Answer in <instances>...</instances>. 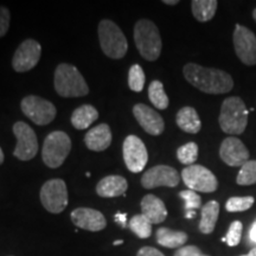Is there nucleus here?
I'll return each instance as SVG.
<instances>
[{"label":"nucleus","instance_id":"7c9ffc66","mask_svg":"<svg viewBox=\"0 0 256 256\" xmlns=\"http://www.w3.org/2000/svg\"><path fill=\"white\" fill-rule=\"evenodd\" d=\"M254 204V197L246 196V197H232L226 200V210L229 212H241L250 209Z\"/></svg>","mask_w":256,"mask_h":256},{"label":"nucleus","instance_id":"e433bc0d","mask_svg":"<svg viewBox=\"0 0 256 256\" xmlns=\"http://www.w3.org/2000/svg\"><path fill=\"white\" fill-rule=\"evenodd\" d=\"M115 222L121 224V226H126V222H127V215L126 214H120L118 212L116 215H115Z\"/></svg>","mask_w":256,"mask_h":256},{"label":"nucleus","instance_id":"4468645a","mask_svg":"<svg viewBox=\"0 0 256 256\" xmlns=\"http://www.w3.org/2000/svg\"><path fill=\"white\" fill-rule=\"evenodd\" d=\"M177 170L168 165H158L146 171L142 177V185L147 190L159 186L174 188L179 184Z\"/></svg>","mask_w":256,"mask_h":256},{"label":"nucleus","instance_id":"6e6552de","mask_svg":"<svg viewBox=\"0 0 256 256\" xmlns=\"http://www.w3.org/2000/svg\"><path fill=\"white\" fill-rule=\"evenodd\" d=\"M20 108L25 116L38 126H46L56 118V107L50 101L36 95H28L20 102Z\"/></svg>","mask_w":256,"mask_h":256},{"label":"nucleus","instance_id":"c756f323","mask_svg":"<svg viewBox=\"0 0 256 256\" xmlns=\"http://www.w3.org/2000/svg\"><path fill=\"white\" fill-rule=\"evenodd\" d=\"M177 158L184 165H194L198 158V146L196 142H188L180 146L177 151Z\"/></svg>","mask_w":256,"mask_h":256},{"label":"nucleus","instance_id":"393cba45","mask_svg":"<svg viewBox=\"0 0 256 256\" xmlns=\"http://www.w3.org/2000/svg\"><path fill=\"white\" fill-rule=\"evenodd\" d=\"M217 5L216 0H194L191 2L192 14L198 22H209L216 14Z\"/></svg>","mask_w":256,"mask_h":256},{"label":"nucleus","instance_id":"c9c22d12","mask_svg":"<svg viewBox=\"0 0 256 256\" xmlns=\"http://www.w3.org/2000/svg\"><path fill=\"white\" fill-rule=\"evenodd\" d=\"M136 256H165L162 252L153 247H142L139 249Z\"/></svg>","mask_w":256,"mask_h":256},{"label":"nucleus","instance_id":"a878e982","mask_svg":"<svg viewBox=\"0 0 256 256\" xmlns=\"http://www.w3.org/2000/svg\"><path fill=\"white\" fill-rule=\"evenodd\" d=\"M148 98L152 104L158 110H166L168 107V98L164 90V86L160 81H152L148 87Z\"/></svg>","mask_w":256,"mask_h":256},{"label":"nucleus","instance_id":"a18cd8bd","mask_svg":"<svg viewBox=\"0 0 256 256\" xmlns=\"http://www.w3.org/2000/svg\"><path fill=\"white\" fill-rule=\"evenodd\" d=\"M202 256H209V255H204V254H202Z\"/></svg>","mask_w":256,"mask_h":256},{"label":"nucleus","instance_id":"37998d69","mask_svg":"<svg viewBox=\"0 0 256 256\" xmlns=\"http://www.w3.org/2000/svg\"><path fill=\"white\" fill-rule=\"evenodd\" d=\"M124 241H121V240H118V241L114 242V246H119V244H122Z\"/></svg>","mask_w":256,"mask_h":256},{"label":"nucleus","instance_id":"1a4fd4ad","mask_svg":"<svg viewBox=\"0 0 256 256\" xmlns=\"http://www.w3.org/2000/svg\"><path fill=\"white\" fill-rule=\"evenodd\" d=\"M182 178L188 190L194 192H214L218 188L216 176L206 166H188L182 171Z\"/></svg>","mask_w":256,"mask_h":256},{"label":"nucleus","instance_id":"473e14b6","mask_svg":"<svg viewBox=\"0 0 256 256\" xmlns=\"http://www.w3.org/2000/svg\"><path fill=\"white\" fill-rule=\"evenodd\" d=\"M242 230L243 226L240 220H234V222L230 224L228 234H226V242L229 247H236V246H238V243L241 242Z\"/></svg>","mask_w":256,"mask_h":256},{"label":"nucleus","instance_id":"c03bdc74","mask_svg":"<svg viewBox=\"0 0 256 256\" xmlns=\"http://www.w3.org/2000/svg\"><path fill=\"white\" fill-rule=\"evenodd\" d=\"M252 17H254V19L256 20V8L254 10V12H252Z\"/></svg>","mask_w":256,"mask_h":256},{"label":"nucleus","instance_id":"0eeeda50","mask_svg":"<svg viewBox=\"0 0 256 256\" xmlns=\"http://www.w3.org/2000/svg\"><path fill=\"white\" fill-rule=\"evenodd\" d=\"M42 206L51 214H60L68 206V190L63 179H50L40 188Z\"/></svg>","mask_w":256,"mask_h":256},{"label":"nucleus","instance_id":"a19ab883","mask_svg":"<svg viewBox=\"0 0 256 256\" xmlns=\"http://www.w3.org/2000/svg\"><path fill=\"white\" fill-rule=\"evenodd\" d=\"M4 159H5V156H4V152H2V147H0V165L4 162Z\"/></svg>","mask_w":256,"mask_h":256},{"label":"nucleus","instance_id":"2f4dec72","mask_svg":"<svg viewBox=\"0 0 256 256\" xmlns=\"http://www.w3.org/2000/svg\"><path fill=\"white\" fill-rule=\"evenodd\" d=\"M179 196L183 198L185 202V210L186 212L188 211H196L202 206V198L197 192L192 190H184L179 192Z\"/></svg>","mask_w":256,"mask_h":256},{"label":"nucleus","instance_id":"7ed1b4c3","mask_svg":"<svg viewBox=\"0 0 256 256\" xmlns=\"http://www.w3.org/2000/svg\"><path fill=\"white\" fill-rule=\"evenodd\" d=\"M218 122L223 132L230 136H240L244 132L248 124V110L241 98L232 96L223 101Z\"/></svg>","mask_w":256,"mask_h":256},{"label":"nucleus","instance_id":"9d476101","mask_svg":"<svg viewBox=\"0 0 256 256\" xmlns=\"http://www.w3.org/2000/svg\"><path fill=\"white\" fill-rule=\"evenodd\" d=\"M14 136L17 138V145L14 151L16 158L22 162L34 159L38 153V142L34 130L23 121H18L12 127Z\"/></svg>","mask_w":256,"mask_h":256},{"label":"nucleus","instance_id":"aec40b11","mask_svg":"<svg viewBox=\"0 0 256 256\" xmlns=\"http://www.w3.org/2000/svg\"><path fill=\"white\" fill-rule=\"evenodd\" d=\"M128 183L126 178L121 176H107L102 178L96 185V192L100 197L113 198L124 196L127 191Z\"/></svg>","mask_w":256,"mask_h":256},{"label":"nucleus","instance_id":"72a5a7b5","mask_svg":"<svg viewBox=\"0 0 256 256\" xmlns=\"http://www.w3.org/2000/svg\"><path fill=\"white\" fill-rule=\"evenodd\" d=\"M10 20H11L10 10L5 8V6H0V38L4 37L8 34L10 28Z\"/></svg>","mask_w":256,"mask_h":256},{"label":"nucleus","instance_id":"cd10ccee","mask_svg":"<svg viewBox=\"0 0 256 256\" xmlns=\"http://www.w3.org/2000/svg\"><path fill=\"white\" fill-rule=\"evenodd\" d=\"M128 87L136 92H142L145 87V72L139 64H133L128 72Z\"/></svg>","mask_w":256,"mask_h":256},{"label":"nucleus","instance_id":"4c0bfd02","mask_svg":"<svg viewBox=\"0 0 256 256\" xmlns=\"http://www.w3.org/2000/svg\"><path fill=\"white\" fill-rule=\"evenodd\" d=\"M249 240L256 244V220H254V223L252 224L250 230H249Z\"/></svg>","mask_w":256,"mask_h":256},{"label":"nucleus","instance_id":"39448f33","mask_svg":"<svg viewBox=\"0 0 256 256\" xmlns=\"http://www.w3.org/2000/svg\"><path fill=\"white\" fill-rule=\"evenodd\" d=\"M98 40L101 49L107 57L120 60L124 57L128 50V43L124 32L114 22L104 19L98 24Z\"/></svg>","mask_w":256,"mask_h":256},{"label":"nucleus","instance_id":"412c9836","mask_svg":"<svg viewBox=\"0 0 256 256\" xmlns=\"http://www.w3.org/2000/svg\"><path fill=\"white\" fill-rule=\"evenodd\" d=\"M176 122L184 132L197 134L202 128V122L196 110L192 107H183L177 113Z\"/></svg>","mask_w":256,"mask_h":256},{"label":"nucleus","instance_id":"a211bd4d","mask_svg":"<svg viewBox=\"0 0 256 256\" xmlns=\"http://www.w3.org/2000/svg\"><path fill=\"white\" fill-rule=\"evenodd\" d=\"M84 144L90 151L102 152L107 150L112 144L110 127L107 124H101L92 128L86 134Z\"/></svg>","mask_w":256,"mask_h":256},{"label":"nucleus","instance_id":"bb28decb","mask_svg":"<svg viewBox=\"0 0 256 256\" xmlns=\"http://www.w3.org/2000/svg\"><path fill=\"white\" fill-rule=\"evenodd\" d=\"M130 229L139 238H148L152 234V223L142 214H140L130 220Z\"/></svg>","mask_w":256,"mask_h":256},{"label":"nucleus","instance_id":"c85d7f7f","mask_svg":"<svg viewBox=\"0 0 256 256\" xmlns=\"http://www.w3.org/2000/svg\"><path fill=\"white\" fill-rule=\"evenodd\" d=\"M236 182L238 185L246 186L256 183V160H248L241 166Z\"/></svg>","mask_w":256,"mask_h":256},{"label":"nucleus","instance_id":"ddd939ff","mask_svg":"<svg viewBox=\"0 0 256 256\" xmlns=\"http://www.w3.org/2000/svg\"><path fill=\"white\" fill-rule=\"evenodd\" d=\"M40 55L42 46L37 40H24L12 57V68L17 72H30L40 62Z\"/></svg>","mask_w":256,"mask_h":256},{"label":"nucleus","instance_id":"f3484780","mask_svg":"<svg viewBox=\"0 0 256 256\" xmlns=\"http://www.w3.org/2000/svg\"><path fill=\"white\" fill-rule=\"evenodd\" d=\"M70 217L78 228L88 232H101L107 226L104 214L92 208H78L70 214Z\"/></svg>","mask_w":256,"mask_h":256},{"label":"nucleus","instance_id":"4be33fe9","mask_svg":"<svg viewBox=\"0 0 256 256\" xmlns=\"http://www.w3.org/2000/svg\"><path fill=\"white\" fill-rule=\"evenodd\" d=\"M156 242L165 248H182L188 241V235L184 232L172 230L168 228H159L156 230Z\"/></svg>","mask_w":256,"mask_h":256},{"label":"nucleus","instance_id":"79ce46f5","mask_svg":"<svg viewBox=\"0 0 256 256\" xmlns=\"http://www.w3.org/2000/svg\"><path fill=\"white\" fill-rule=\"evenodd\" d=\"M242 256H256V248L252 249V250L249 252V254H247V255H242Z\"/></svg>","mask_w":256,"mask_h":256},{"label":"nucleus","instance_id":"58836bf2","mask_svg":"<svg viewBox=\"0 0 256 256\" xmlns=\"http://www.w3.org/2000/svg\"><path fill=\"white\" fill-rule=\"evenodd\" d=\"M194 216H196V211H188V212L185 214V217H186V218H188V220L194 218Z\"/></svg>","mask_w":256,"mask_h":256},{"label":"nucleus","instance_id":"f8f14e48","mask_svg":"<svg viewBox=\"0 0 256 256\" xmlns=\"http://www.w3.org/2000/svg\"><path fill=\"white\" fill-rule=\"evenodd\" d=\"M234 46L235 52L246 66L256 64V36L252 30L238 24L234 32Z\"/></svg>","mask_w":256,"mask_h":256},{"label":"nucleus","instance_id":"2eb2a0df","mask_svg":"<svg viewBox=\"0 0 256 256\" xmlns=\"http://www.w3.org/2000/svg\"><path fill=\"white\" fill-rule=\"evenodd\" d=\"M133 115L146 133L151 136H160L165 130V124L162 115L148 106L138 104L133 107Z\"/></svg>","mask_w":256,"mask_h":256},{"label":"nucleus","instance_id":"b1692460","mask_svg":"<svg viewBox=\"0 0 256 256\" xmlns=\"http://www.w3.org/2000/svg\"><path fill=\"white\" fill-rule=\"evenodd\" d=\"M98 118V112L90 104H82L76 108L72 115V124L76 130H86L92 126Z\"/></svg>","mask_w":256,"mask_h":256},{"label":"nucleus","instance_id":"5701e85b","mask_svg":"<svg viewBox=\"0 0 256 256\" xmlns=\"http://www.w3.org/2000/svg\"><path fill=\"white\" fill-rule=\"evenodd\" d=\"M220 215V203L216 200L208 202L202 206V217L200 222V230L202 234L209 235L215 230L217 220Z\"/></svg>","mask_w":256,"mask_h":256},{"label":"nucleus","instance_id":"423d86ee","mask_svg":"<svg viewBox=\"0 0 256 256\" xmlns=\"http://www.w3.org/2000/svg\"><path fill=\"white\" fill-rule=\"evenodd\" d=\"M72 151V140L68 134L62 130L51 132L46 138L42 148V159L50 168H57L63 165Z\"/></svg>","mask_w":256,"mask_h":256},{"label":"nucleus","instance_id":"9b49d317","mask_svg":"<svg viewBox=\"0 0 256 256\" xmlns=\"http://www.w3.org/2000/svg\"><path fill=\"white\" fill-rule=\"evenodd\" d=\"M122 153L124 164L133 174L142 172L148 162V153L145 144L136 136H128L124 139Z\"/></svg>","mask_w":256,"mask_h":256},{"label":"nucleus","instance_id":"f03ea898","mask_svg":"<svg viewBox=\"0 0 256 256\" xmlns=\"http://www.w3.org/2000/svg\"><path fill=\"white\" fill-rule=\"evenodd\" d=\"M54 84L62 98H82L88 95L89 87L75 66L62 63L55 70Z\"/></svg>","mask_w":256,"mask_h":256},{"label":"nucleus","instance_id":"6ab92c4d","mask_svg":"<svg viewBox=\"0 0 256 256\" xmlns=\"http://www.w3.org/2000/svg\"><path fill=\"white\" fill-rule=\"evenodd\" d=\"M142 212L152 224L162 223L168 217L164 202L154 194H146L142 200Z\"/></svg>","mask_w":256,"mask_h":256},{"label":"nucleus","instance_id":"f704fd0d","mask_svg":"<svg viewBox=\"0 0 256 256\" xmlns=\"http://www.w3.org/2000/svg\"><path fill=\"white\" fill-rule=\"evenodd\" d=\"M174 256H202V252L196 246H184L179 248Z\"/></svg>","mask_w":256,"mask_h":256},{"label":"nucleus","instance_id":"ea45409f","mask_svg":"<svg viewBox=\"0 0 256 256\" xmlns=\"http://www.w3.org/2000/svg\"><path fill=\"white\" fill-rule=\"evenodd\" d=\"M164 4H166V5H177L178 4V0H164Z\"/></svg>","mask_w":256,"mask_h":256},{"label":"nucleus","instance_id":"dca6fc26","mask_svg":"<svg viewBox=\"0 0 256 256\" xmlns=\"http://www.w3.org/2000/svg\"><path fill=\"white\" fill-rule=\"evenodd\" d=\"M220 156L228 166H242L249 160V151L238 138H226L220 147Z\"/></svg>","mask_w":256,"mask_h":256},{"label":"nucleus","instance_id":"20e7f679","mask_svg":"<svg viewBox=\"0 0 256 256\" xmlns=\"http://www.w3.org/2000/svg\"><path fill=\"white\" fill-rule=\"evenodd\" d=\"M134 42L139 54L146 60L154 62L162 52V38L158 28L151 20L140 19L134 26Z\"/></svg>","mask_w":256,"mask_h":256},{"label":"nucleus","instance_id":"f257e3e1","mask_svg":"<svg viewBox=\"0 0 256 256\" xmlns=\"http://www.w3.org/2000/svg\"><path fill=\"white\" fill-rule=\"evenodd\" d=\"M184 78L198 90L206 94H224L234 87V81L228 72L220 69L204 68L194 63H188L183 69Z\"/></svg>","mask_w":256,"mask_h":256}]
</instances>
